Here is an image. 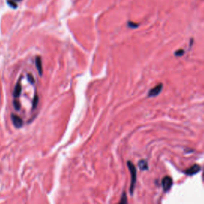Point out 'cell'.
I'll list each match as a JSON object with an SVG mask.
<instances>
[{"instance_id":"1","label":"cell","mask_w":204,"mask_h":204,"mask_svg":"<svg viewBox=\"0 0 204 204\" xmlns=\"http://www.w3.org/2000/svg\"><path fill=\"white\" fill-rule=\"evenodd\" d=\"M128 167L129 169L130 174H131V185H130V193L131 195H133V191H134L135 186L136 183V178H137V173H136V168L135 167V165L132 164L131 161H128L127 163Z\"/></svg>"},{"instance_id":"2","label":"cell","mask_w":204,"mask_h":204,"mask_svg":"<svg viewBox=\"0 0 204 204\" xmlns=\"http://www.w3.org/2000/svg\"><path fill=\"white\" fill-rule=\"evenodd\" d=\"M172 183H173V180H172V177L168 176H165L162 180V185L164 190V191H168L172 188Z\"/></svg>"},{"instance_id":"3","label":"cell","mask_w":204,"mask_h":204,"mask_svg":"<svg viewBox=\"0 0 204 204\" xmlns=\"http://www.w3.org/2000/svg\"><path fill=\"white\" fill-rule=\"evenodd\" d=\"M163 89V84H158L157 86H155L154 88H152L151 90L149 91L148 97L152 98V97H156L161 93V91Z\"/></svg>"},{"instance_id":"4","label":"cell","mask_w":204,"mask_h":204,"mask_svg":"<svg viewBox=\"0 0 204 204\" xmlns=\"http://www.w3.org/2000/svg\"><path fill=\"white\" fill-rule=\"evenodd\" d=\"M11 120L13 124H14V125L16 128H21L22 126L23 125V121H22V119L19 116H18V115L12 114Z\"/></svg>"},{"instance_id":"5","label":"cell","mask_w":204,"mask_h":204,"mask_svg":"<svg viewBox=\"0 0 204 204\" xmlns=\"http://www.w3.org/2000/svg\"><path fill=\"white\" fill-rule=\"evenodd\" d=\"M201 170V167H200V165L195 164L191 166L190 168H188L185 171V174L188 175V176H193V175L197 174L198 172H200Z\"/></svg>"},{"instance_id":"6","label":"cell","mask_w":204,"mask_h":204,"mask_svg":"<svg viewBox=\"0 0 204 204\" xmlns=\"http://www.w3.org/2000/svg\"><path fill=\"white\" fill-rule=\"evenodd\" d=\"M138 166L141 171H146V170L148 169V164L147 162V160H141L140 161H139Z\"/></svg>"},{"instance_id":"7","label":"cell","mask_w":204,"mask_h":204,"mask_svg":"<svg viewBox=\"0 0 204 204\" xmlns=\"http://www.w3.org/2000/svg\"><path fill=\"white\" fill-rule=\"evenodd\" d=\"M36 65H37L38 70V72L41 75L42 74V61H41V58L39 57L37 58V61H36Z\"/></svg>"},{"instance_id":"8","label":"cell","mask_w":204,"mask_h":204,"mask_svg":"<svg viewBox=\"0 0 204 204\" xmlns=\"http://www.w3.org/2000/svg\"><path fill=\"white\" fill-rule=\"evenodd\" d=\"M21 0H7L8 4L13 8H16L18 7V2H20Z\"/></svg>"},{"instance_id":"9","label":"cell","mask_w":204,"mask_h":204,"mask_svg":"<svg viewBox=\"0 0 204 204\" xmlns=\"http://www.w3.org/2000/svg\"><path fill=\"white\" fill-rule=\"evenodd\" d=\"M118 204H128V199H127V195H126V192H124L122 196H121V201L119 202Z\"/></svg>"},{"instance_id":"10","label":"cell","mask_w":204,"mask_h":204,"mask_svg":"<svg viewBox=\"0 0 204 204\" xmlns=\"http://www.w3.org/2000/svg\"><path fill=\"white\" fill-rule=\"evenodd\" d=\"M128 27L132 28V29H135V28H136L139 26V24H136L135 23V22H128Z\"/></svg>"},{"instance_id":"11","label":"cell","mask_w":204,"mask_h":204,"mask_svg":"<svg viewBox=\"0 0 204 204\" xmlns=\"http://www.w3.org/2000/svg\"><path fill=\"white\" fill-rule=\"evenodd\" d=\"M184 50H178L176 51V53H175V55L176 56V57H182V56L184 55Z\"/></svg>"},{"instance_id":"12","label":"cell","mask_w":204,"mask_h":204,"mask_svg":"<svg viewBox=\"0 0 204 204\" xmlns=\"http://www.w3.org/2000/svg\"><path fill=\"white\" fill-rule=\"evenodd\" d=\"M203 177H204V174H203Z\"/></svg>"}]
</instances>
